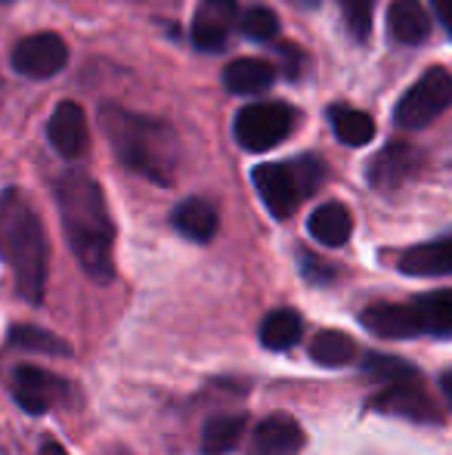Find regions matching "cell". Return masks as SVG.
<instances>
[{"instance_id": "6da1fadb", "label": "cell", "mask_w": 452, "mask_h": 455, "mask_svg": "<svg viewBox=\"0 0 452 455\" xmlns=\"http://www.w3.org/2000/svg\"><path fill=\"white\" fill-rule=\"evenodd\" d=\"M56 204H59L62 229H66V239L78 264L91 279L109 282L115 273V223L103 189L81 171H68L56 180Z\"/></svg>"}, {"instance_id": "7a4b0ae2", "label": "cell", "mask_w": 452, "mask_h": 455, "mask_svg": "<svg viewBox=\"0 0 452 455\" xmlns=\"http://www.w3.org/2000/svg\"><path fill=\"white\" fill-rule=\"evenodd\" d=\"M0 254L16 275L19 294L31 304H41L50 270L47 233L35 204L19 189L0 192Z\"/></svg>"}, {"instance_id": "3957f363", "label": "cell", "mask_w": 452, "mask_h": 455, "mask_svg": "<svg viewBox=\"0 0 452 455\" xmlns=\"http://www.w3.org/2000/svg\"><path fill=\"white\" fill-rule=\"evenodd\" d=\"M103 127L127 168L162 186L170 183L177 168V137L168 124L109 106L103 112Z\"/></svg>"}, {"instance_id": "277c9868", "label": "cell", "mask_w": 452, "mask_h": 455, "mask_svg": "<svg viewBox=\"0 0 452 455\" xmlns=\"http://www.w3.org/2000/svg\"><path fill=\"white\" fill-rule=\"evenodd\" d=\"M449 106H452V72H447L443 66H434L406 91L397 112H393V118L406 131H422L434 118H440Z\"/></svg>"}, {"instance_id": "5b68a950", "label": "cell", "mask_w": 452, "mask_h": 455, "mask_svg": "<svg viewBox=\"0 0 452 455\" xmlns=\"http://www.w3.org/2000/svg\"><path fill=\"white\" fill-rule=\"evenodd\" d=\"M295 127V108L285 102H251L235 115V140L248 152H266L279 146Z\"/></svg>"}, {"instance_id": "8992f818", "label": "cell", "mask_w": 452, "mask_h": 455, "mask_svg": "<svg viewBox=\"0 0 452 455\" xmlns=\"http://www.w3.org/2000/svg\"><path fill=\"white\" fill-rule=\"evenodd\" d=\"M68 62V47L59 35L53 31H41V35H28L16 44L12 50V68L25 78H53L62 72Z\"/></svg>"}, {"instance_id": "52a82bcc", "label": "cell", "mask_w": 452, "mask_h": 455, "mask_svg": "<svg viewBox=\"0 0 452 455\" xmlns=\"http://www.w3.org/2000/svg\"><path fill=\"white\" fill-rule=\"evenodd\" d=\"M66 390L68 387L59 375H53L47 369H37V365H19L12 371V396L31 415L50 412L66 396Z\"/></svg>"}, {"instance_id": "ba28073f", "label": "cell", "mask_w": 452, "mask_h": 455, "mask_svg": "<svg viewBox=\"0 0 452 455\" xmlns=\"http://www.w3.org/2000/svg\"><path fill=\"white\" fill-rule=\"evenodd\" d=\"M251 180L258 186L266 211H270L273 217H279V220L295 214V208L304 198L301 183H297L291 164H258V168L251 171Z\"/></svg>"}, {"instance_id": "9c48e42d", "label": "cell", "mask_w": 452, "mask_h": 455, "mask_svg": "<svg viewBox=\"0 0 452 455\" xmlns=\"http://www.w3.org/2000/svg\"><path fill=\"white\" fill-rule=\"evenodd\" d=\"M235 22V0H199L193 19V41L205 53H220Z\"/></svg>"}, {"instance_id": "30bf717a", "label": "cell", "mask_w": 452, "mask_h": 455, "mask_svg": "<svg viewBox=\"0 0 452 455\" xmlns=\"http://www.w3.org/2000/svg\"><path fill=\"white\" fill-rule=\"evenodd\" d=\"M372 406L387 415H403V419H412V421H437V409H434V403L424 396L422 384H418V375L385 384V394L375 396Z\"/></svg>"}, {"instance_id": "8fae6325", "label": "cell", "mask_w": 452, "mask_h": 455, "mask_svg": "<svg viewBox=\"0 0 452 455\" xmlns=\"http://www.w3.org/2000/svg\"><path fill=\"white\" fill-rule=\"evenodd\" d=\"M50 143L62 158H81L87 152L91 133H87L84 108L78 102L66 100L56 106L53 118H50Z\"/></svg>"}, {"instance_id": "7c38bea8", "label": "cell", "mask_w": 452, "mask_h": 455, "mask_svg": "<svg viewBox=\"0 0 452 455\" xmlns=\"http://www.w3.org/2000/svg\"><path fill=\"white\" fill-rule=\"evenodd\" d=\"M304 450V431L291 415H270L251 434L248 455H297Z\"/></svg>"}, {"instance_id": "4fadbf2b", "label": "cell", "mask_w": 452, "mask_h": 455, "mask_svg": "<svg viewBox=\"0 0 452 455\" xmlns=\"http://www.w3.org/2000/svg\"><path fill=\"white\" fill-rule=\"evenodd\" d=\"M362 325H366L372 335L378 338H391V341H409V338L422 335L418 329L416 310L403 304H372L362 310Z\"/></svg>"}, {"instance_id": "5bb4252c", "label": "cell", "mask_w": 452, "mask_h": 455, "mask_svg": "<svg viewBox=\"0 0 452 455\" xmlns=\"http://www.w3.org/2000/svg\"><path fill=\"white\" fill-rule=\"evenodd\" d=\"M418 168V156L412 146L391 143L385 152H378L372 164H369V183L378 189H393V186L406 183L412 177V171Z\"/></svg>"}, {"instance_id": "9a60e30c", "label": "cell", "mask_w": 452, "mask_h": 455, "mask_svg": "<svg viewBox=\"0 0 452 455\" xmlns=\"http://www.w3.org/2000/svg\"><path fill=\"white\" fill-rule=\"evenodd\" d=\"M387 25H391L393 41L409 44V47L422 44L431 35V19L422 0H393L387 10Z\"/></svg>"}, {"instance_id": "2e32d148", "label": "cell", "mask_w": 452, "mask_h": 455, "mask_svg": "<svg viewBox=\"0 0 452 455\" xmlns=\"http://www.w3.org/2000/svg\"><path fill=\"white\" fill-rule=\"evenodd\" d=\"M400 270L406 275H449L452 273V235L434 239L403 251Z\"/></svg>"}, {"instance_id": "e0dca14e", "label": "cell", "mask_w": 452, "mask_h": 455, "mask_svg": "<svg viewBox=\"0 0 452 455\" xmlns=\"http://www.w3.org/2000/svg\"><path fill=\"white\" fill-rule=\"evenodd\" d=\"M353 233V217L341 202H326L310 214V235L326 248H341Z\"/></svg>"}, {"instance_id": "ac0fdd59", "label": "cell", "mask_w": 452, "mask_h": 455, "mask_svg": "<svg viewBox=\"0 0 452 455\" xmlns=\"http://www.w3.org/2000/svg\"><path fill=\"white\" fill-rule=\"evenodd\" d=\"M412 310H416L422 335H434V338L452 335V288L422 294V298L412 300Z\"/></svg>"}, {"instance_id": "d6986e66", "label": "cell", "mask_w": 452, "mask_h": 455, "mask_svg": "<svg viewBox=\"0 0 452 455\" xmlns=\"http://www.w3.org/2000/svg\"><path fill=\"white\" fill-rule=\"evenodd\" d=\"M174 227L189 242H211L214 233H218V211L202 198H186V202L177 204Z\"/></svg>"}, {"instance_id": "ffe728a7", "label": "cell", "mask_w": 452, "mask_h": 455, "mask_svg": "<svg viewBox=\"0 0 452 455\" xmlns=\"http://www.w3.org/2000/svg\"><path fill=\"white\" fill-rule=\"evenodd\" d=\"M273 81H276V68L264 60H235V62H229L224 72L226 91H233L239 96L264 93Z\"/></svg>"}, {"instance_id": "44dd1931", "label": "cell", "mask_w": 452, "mask_h": 455, "mask_svg": "<svg viewBox=\"0 0 452 455\" xmlns=\"http://www.w3.org/2000/svg\"><path fill=\"white\" fill-rule=\"evenodd\" d=\"M304 319L295 310H273L260 323V344L266 350H289L301 341Z\"/></svg>"}, {"instance_id": "7402d4cb", "label": "cell", "mask_w": 452, "mask_h": 455, "mask_svg": "<svg viewBox=\"0 0 452 455\" xmlns=\"http://www.w3.org/2000/svg\"><path fill=\"white\" fill-rule=\"evenodd\" d=\"M245 415H218L205 425L202 431V452L205 455H226L239 446V440L245 437Z\"/></svg>"}, {"instance_id": "603a6c76", "label": "cell", "mask_w": 452, "mask_h": 455, "mask_svg": "<svg viewBox=\"0 0 452 455\" xmlns=\"http://www.w3.org/2000/svg\"><path fill=\"white\" fill-rule=\"evenodd\" d=\"M329 118H332L335 137H338L344 146H366V143H372V137H375L372 115L360 112V108H350V106H332Z\"/></svg>"}, {"instance_id": "cb8c5ba5", "label": "cell", "mask_w": 452, "mask_h": 455, "mask_svg": "<svg viewBox=\"0 0 452 455\" xmlns=\"http://www.w3.org/2000/svg\"><path fill=\"white\" fill-rule=\"evenodd\" d=\"M356 356V344L350 335H344L338 329L320 331V335L310 341V360L329 365V369H338V365H347Z\"/></svg>"}, {"instance_id": "d4e9b609", "label": "cell", "mask_w": 452, "mask_h": 455, "mask_svg": "<svg viewBox=\"0 0 452 455\" xmlns=\"http://www.w3.org/2000/svg\"><path fill=\"white\" fill-rule=\"evenodd\" d=\"M10 347L31 350V354H47V356H72V347L59 335L37 329V325H16L10 331Z\"/></svg>"}, {"instance_id": "484cf974", "label": "cell", "mask_w": 452, "mask_h": 455, "mask_svg": "<svg viewBox=\"0 0 452 455\" xmlns=\"http://www.w3.org/2000/svg\"><path fill=\"white\" fill-rule=\"evenodd\" d=\"M362 371H366L369 378H375L378 384H393V381H403V378L418 375L416 365H409L406 360H397V356H381V354L366 356Z\"/></svg>"}, {"instance_id": "4316f807", "label": "cell", "mask_w": 452, "mask_h": 455, "mask_svg": "<svg viewBox=\"0 0 452 455\" xmlns=\"http://www.w3.org/2000/svg\"><path fill=\"white\" fill-rule=\"evenodd\" d=\"M242 31H245V37H251V41H273V37L279 35V16L270 10V6H251V10H245V16H242Z\"/></svg>"}, {"instance_id": "83f0119b", "label": "cell", "mask_w": 452, "mask_h": 455, "mask_svg": "<svg viewBox=\"0 0 452 455\" xmlns=\"http://www.w3.org/2000/svg\"><path fill=\"white\" fill-rule=\"evenodd\" d=\"M347 31L353 35V41H366L369 31H372V12L375 0H338Z\"/></svg>"}, {"instance_id": "f1b7e54d", "label": "cell", "mask_w": 452, "mask_h": 455, "mask_svg": "<svg viewBox=\"0 0 452 455\" xmlns=\"http://www.w3.org/2000/svg\"><path fill=\"white\" fill-rule=\"evenodd\" d=\"M291 171H295L297 183H301L304 198H307L310 192H316V186H320L322 177H326L322 162H320V158H313V156H304V158H297V162H291Z\"/></svg>"}, {"instance_id": "f546056e", "label": "cell", "mask_w": 452, "mask_h": 455, "mask_svg": "<svg viewBox=\"0 0 452 455\" xmlns=\"http://www.w3.org/2000/svg\"><path fill=\"white\" fill-rule=\"evenodd\" d=\"M279 56H282L285 75H289L291 81L301 78L304 66H307V56H304V50H297L295 44H282V47H279Z\"/></svg>"}, {"instance_id": "4dcf8cb0", "label": "cell", "mask_w": 452, "mask_h": 455, "mask_svg": "<svg viewBox=\"0 0 452 455\" xmlns=\"http://www.w3.org/2000/svg\"><path fill=\"white\" fill-rule=\"evenodd\" d=\"M431 4L437 6V16L447 22V28H449V35H452V0H431Z\"/></svg>"}, {"instance_id": "1f68e13d", "label": "cell", "mask_w": 452, "mask_h": 455, "mask_svg": "<svg viewBox=\"0 0 452 455\" xmlns=\"http://www.w3.org/2000/svg\"><path fill=\"white\" fill-rule=\"evenodd\" d=\"M440 387H443V394H447V396H449V403H452V369H449V371H443Z\"/></svg>"}, {"instance_id": "d6a6232c", "label": "cell", "mask_w": 452, "mask_h": 455, "mask_svg": "<svg viewBox=\"0 0 452 455\" xmlns=\"http://www.w3.org/2000/svg\"><path fill=\"white\" fill-rule=\"evenodd\" d=\"M301 4H307V6H316V4H320V0H301Z\"/></svg>"}, {"instance_id": "836d02e7", "label": "cell", "mask_w": 452, "mask_h": 455, "mask_svg": "<svg viewBox=\"0 0 452 455\" xmlns=\"http://www.w3.org/2000/svg\"><path fill=\"white\" fill-rule=\"evenodd\" d=\"M4 4H10V0H4Z\"/></svg>"}]
</instances>
